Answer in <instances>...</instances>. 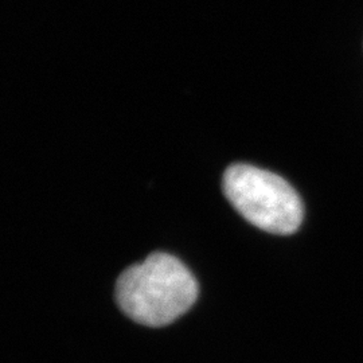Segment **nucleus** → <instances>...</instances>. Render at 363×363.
<instances>
[{"mask_svg":"<svg viewBox=\"0 0 363 363\" xmlns=\"http://www.w3.org/2000/svg\"><path fill=\"white\" fill-rule=\"evenodd\" d=\"M223 193L247 222L265 232L288 235L301 225L304 210L300 196L273 172L233 164L223 175Z\"/></svg>","mask_w":363,"mask_h":363,"instance_id":"nucleus-2","label":"nucleus"},{"mask_svg":"<svg viewBox=\"0 0 363 363\" xmlns=\"http://www.w3.org/2000/svg\"><path fill=\"white\" fill-rule=\"evenodd\" d=\"M198 298V283L184 264L156 252L121 273L116 284L118 307L132 320L150 327L172 323Z\"/></svg>","mask_w":363,"mask_h":363,"instance_id":"nucleus-1","label":"nucleus"}]
</instances>
